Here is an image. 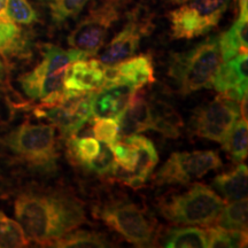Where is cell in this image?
<instances>
[{
	"label": "cell",
	"instance_id": "cell-1",
	"mask_svg": "<svg viewBox=\"0 0 248 248\" xmlns=\"http://www.w3.org/2000/svg\"><path fill=\"white\" fill-rule=\"evenodd\" d=\"M14 212L27 239L43 246H52L88 222L82 201L63 190L24 191L15 200Z\"/></svg>",
	"mask_w": 248,
	"mask_h": 248
},
{
	"label": "cell",
	"instance_id": "cell-2",
	"mask_svg": "<svg viewBox=\"0 0 248 248\" xmlns=\"http://www.w3.org/2000/svg\"><path fill=\"white\" fill-rule=\"evenodd\" d=\"M221 63L219 36H212L188 51L173 53L168 75L177 86L178 92L187 95L212 88L213 78Z\"/></svg>",
	"mask_w": 248,
	"mask_h": 248
},
{
	"label": "cell",
	"instance_id": "cell-3",
	"mask_svg": "<svg viewBox=\"0 0 248 248\" xmlns=\"http://www.w3.org/2000/svg\"><path fill=\"white\" fill-rule=\"evenodd\" d=\"M1 145L15 160L31 168L51 170L59 157L55 128L48 124L24 122L2 137Z\"/></svg>",
	"mask_w": 248,
	"mask_h": 248
},
{
	"label": "cell",
	"instance_id": "cell-4",
	"mask_svg": "<svg viewBox=\"0 0 248 248\" xmlns=\"http://www.w3.org/2000/svg\"><path fill=\"white\" fill-rule=\"evenodd\" d=\"M225 202L208 186L195 183L179 193L163 197L157 209L173 224L210 225L215 222Z\"/></svg>",
	"mask_w": 248,
	"mask_h": 248
},
{
	"label": "cell",
	"instance_id": "cell-5",
	"mask_svg": "<svg viewBox=\"0 0 248 248\" xmlns=\"http://www.w3.org/2000/svg\"><path fill=\"white\" fill-rule=\"evenodd\" d=\"M94 215L135 246L150 247L156 241V222L137 204L124 200H110L95 207Z\"/></svg>",
	"mask_w": 248,
	"mask_h": 248
},
{
	"label": "cell",
	"instance_id": "cell-6",
	"mask_svg": "<svg viewBox=\"0 0 248 248\" xmlns=\"http://www.w3.org/2000/svg\"><path fill=\"white\" fill-rule=\"evenodd\" d=\"M133 0H101L90 9L68 36V44L84 52L88 57L97 55L104 47L105 40L126 7Z\"/></svg>",
	"mask_w": 248,
	"mask_h": 248
},
{
	"label": "cell",
	"instance_id": "cell-7",
	"mask_svg": "<svg viewBox=\"0 0 248 248\" xmlns=\"http://www.w3.org/2000/svg\"><path fill=\"white\" fill-rule=\"evenodd\" d=\"M231 0H188L168 14L173 39H193L212 31Z\"/></svg>",
	"mask_w": 248,
	"mask_h": 248
},
{
	"label": "cell",
	"instance_id": "cell-8",
	"mask_svg": "<svg viewBox=\"0 0 248 248\" xmlns=\"http://www.w3.org/2000/svg\"><path fill=\"white\" fill-rule=\"evenodd\" d=\"M119 138L140 133L148 130H155L169 138L179 136L178 117L170 113H160L159 108L152 105L142 93L135 92L128 106L119 119Z\"/></svg>",
	"mask_w": 248,
	"mask_h": 248
},
{
	"label": "cell",
	"instance_id": "cell-9",
	"mask_svg": "<svg viewBox=\"0 0 248 248\" xmlns=\"http://www.w3.org/2000/svg\"><path fill=\"white\" fill-rule=\"evenodd\" d=\"M223 166L215 151L176 152L154 175L156 185H186Z\"/></svg>",
	"mask_w": 248,
	"mask_h": 248
},
{
	"label": "cell",
	"instance_id": "cell-10",
	"mask_svg": "<svg viewBox=\"0 0 248 248\" xmlns=\"http://www.w3.org/2000/svg\"><path fill=\"white\" fill-rule=\"evenodd\" d=\"M240 115L238 102L221 94L192 113L190 129L198 137L224 145Z\"/></svg>",
	"mask_w": 248,
	"mask_h": 248
},
{
	"label": "cell",
	"instance_id": "cell-11",
	"mask_svg": "<svg viewBox=\"0 0 248 248\" xmlns=\"http://www.w3.org/2000/svg\"><path fill=\"white\" fill-rule=\"evenodd\" d=\"M152 29L153 23L151 16L144 13L140 7H137L129 14L128 22L123 29L105 47L99 61L108 68L133 57L140 46L142 37L150 35Z\"/></svg>",
	"mask_w": 248,
	"mask_h": 248
},
{
	"label": "cell",
	"instance_id": "cell-12",
	"mask_svg": "<svg viewBox=\"0 0 248 248\" xmlns=\"http://www.w3.org/2000/svg\"><path fill=\"white\" fill-rule=\"evenodd\" d=\"M37 117L48 120L54 128L60 130L63 138L75 137L85 123L91 119L89 93L88 94L67 100L55 106L39 105L33 110Z\"/></svg>",
	"mask_w": 248,
	"mask_h": 248
},
{
	"label": "cell",
	"instance_id": "cell-13",
	"mask_svg": "<svg viewBox=\"0 0 248 248\" xmlns=\"http://www.w3.org/2000/svg\"><path fill=\"white\" fill-rule=\"evenodd\" d=\"M66 71L67 68H64L43 76L31 70L18 77V83L30 99L39 101L43 106H55L67 101L64 92Z\"/></svg>",
	"mask_w": 248,
	"mask_h": 248
},
{
	"label": "cell",
	"instance_id": "cell-14",
	"mask_svg": "<svg viewBox=\"0 0 248 248\" xmlns=\"http://www.w3.org/2000/svg\"><path fill=\"white\" fill-rule=\"evenodd\" d=\"M106 69L99 60H77L67 68L64 92L67 100L95 91L106 80Z\"/></svg>",
	"mask_w": 248,
	"mask_h": 248
},
{
	"label": "cell",
	"instance_id": "cell-15",
	"mask_svg": "<svg viewBox=\"0 0 248 248\" xmlns=\"http://www.w3.org/2000/svg\"><path fill=\"white\" fill-rule=\"evenodd\" d=\"M247 51L239 52L219 64L213 78L212 88L232 100L240 102L247 98Z\"/></svg>",
	"mask_w": 248,
	"mask_h": 248
},
{
	"label": "cell",
	"instance_id": "cell-16",
	"mask_svg": "<svg viewBox=\"0 0 248 248\" xmlns=\"http://www.w3.org/2000/svg\"><path fill=\"white\" fill-rule=\"evenodd\" d=\"M136 91L137 90L128 84L113 83L104 84L95 91L90 92L89 101L92 117L117 120Z\"/></svg>",
	"mask_w": 248,
	"mask_h": 248
},
{
	"label": "cell",
	"instance_id": "cell-17",
	"mask_svg": "<svg viewBox=\"0 0 248 248\" xmlns=\"http://www.w3.org/2000/svg\"><path fill=\"white\" fill-rule=\"evenodd\" d=\"M154 80L152 57L150 54H140L119 62L115 66L108 67L104 84L122 83L138 90L145 85L152 84Z\"/></svg>",
	"mask_w": 248,
	"mask_h": 248
},
{
	"label": "cell",
	"instance_id": "cell-18",
	"mask_svg": "<svg viewBox=\"0 0 248 248\" xmlns=\"http://www.w3.org/2000/svg\"><path fill=\"white\" fill-rule=\"evenodd\" d=\"M122 139L137 148L139 159L137 167L133 170V172L128 173V175H117L115 179L132 188H139L150 178L151 173L153 172L154 168L159 162V155H157V152L151 139L145 136L133 133V135L122 137Z\"/></svg>",
	"mask_w": 248,
	"mask_h": 248
},
{
	"label": "cell",
	"instance_id": "cell-19",
	"mask_svg": "<svg viewBox=\"0 0 248 248\" xmlns=\"http://www.w3.org/2000/svg\"><path fill=\"white\" fill-rule=\"evenodd\" d=\"M30 35L8 17L0 18V54L6 60L30 55Z\"/></svg>",
	"mask_w": 248,
	"mask_h": 248
},
{
	"label": "cell",
	"instance_id": "cell-20",
	"mask_svg": "<svg viewBox=\"0 0 248 248\" xmlns=\"http://www.w3.org/2000/svg\"><path fill=\"white\" fill-rule=\"evenodd\" d=\"M248 8L247 0H239V14L230 29L219 36L222 61H228L239 52L247 51L248 40Z\"/></svg>",
	"mask_w": 248,
	"mask_h": 248
},
{
	"label": "cell",
	"instance_id": "cell-21",
	"mask_svg": "<svg viewBox=\"0 0 248 248\" xmlns=\"http://www.w3.org/2000/svg\"><path fill=\"white\" fill-rule=\"evenodd\" d=\"M42 55L43 60L32 70L43 76L64 69L69 67L73 62L88 58L84 52L77 48L64 49L53 44H43Z\"/></svg>",
	"mask_w": 248,
	"mask_h": 248
},
{
	"label": "cell",
	"instance_id": "cell-22",
	"mask_svg": "<svg viewBox=\"0 0 248 248\" xmlns=\"http://www.w3.org/2000/svg\"><path fill=\"white\" fill-rule=\"evenodd\" d=\"M247 173V166L241 163L230 171L216 176L213 181V186L228 202L246 199L248 190Z\"/></svg>",
	"mask_w": 248,
	"mask_h": 248
},
{
	"label": "cell",
	"instance_id": "cell-23",
	"mask_svg": "<svg viewBox=\"0 0 248 248\" xmlns=\"http://www.w3.org/2000/svg\"><path fill=\"white\" fill-rule=\"evenodd\" d=\"M110 246V241L101 232L73 230L54 241L52 247L61 248H100Z\"/></svg>",
	"mask_w": 248,
	"mask_h": 248
},
{
	"label": "cell",
	"instance_id": "cell-24",
	"mask_svg": "<svg viewBox=\"0 0 248 248\" xmlns=\"http://www.w3.org/2000/svg\"><path fill=\"white\" fill-rule=\"evenodd\" d=\"M164 247L204 248L207 244L206 231L198 228H179L168 231L164 238Z\"/></svg>",
	"mask_w": 248,
	"mask_h": 248
},
{
	"label": "cell",
	"instance_id": "cell-25",
	"mask_svg": "<svg viewBox=\"0 0 248 248\" xmlns=\"http://www.w3.org/2000/svg\"><path fill=\"white\" fill-rule=\"evenodd\" d=\"M247 199L231 201L219 212L216 225L228 230L247 231Z\"/></svg>",
	"mask_w": 248,
	"mask_h": 248
},
{
	"label": "cell",
	"instance_id": "cell-26",
	"mask_svg": "<svg viewBox=\"0 0 248 248\" xmlns=\"http://www.w3.org/2000/svg\"><path fill=\"white\" fill-rule=\"evenodd\" d=\"M223 148L228 152L234 162H241L246 159L248 153L247 120H237Z\"/></svg>",
	"mask_w": 248,
	"mask_h": 248
},
{
	"label": "cell",
	"instance_id": "cell-27",
	"mask_svg": "<svg viewBox=\"0 0 248 248\" xmlns=\"http://www.w3.org/2000/svg\"><path fill=\"white\" fill-rule=\"evenodd\" d=\"M67 145L70 160L83 167L98 156L101 147L100 142L91 137L68 138Z\"/></svg>",
	"mask_w": 248,
	"mask_h": 248
},
{
	"label": "cell",
	"instance_id": "cell-28",
	"mask_svg": "<svg viewBox=\"0 0 248 248\" xmlns=\"http://www.w3.org/2000/svg\"><path fill=\"white\" fill-rule=\"evenodd\" d=\"M208 247H244L247 246V231L228 230L219 226H210L206 231Z\"/></svg>",
	"mask_w": 248,
	"mask_h": 248
},
{
	"label": "cell",
	"instance_id": "cell-29",
	"mask_svg": "<svg viewBox=\"0 0 248 248\" xmlns=\"http://www.w3.org/2000/svg\"><path fill=\"white\" fill-rule=\"evenodd\" d=\"M29 243L20 224L0 212V248L26 247Z\"/></svg>",
	"mask_w": 248,
	"mask_h": 248
},
{
	"label": "cell",
	"instance_id": "cell-30",
	"mask_svg": "<svg viewBox=\"0 0 248 248\" xmlns=\"http://www.w3.org/2000/svg\"><path fill=\"white\" fill-rule=\"evenodd\" d=\"M110 148L111 153L114 155L117 166L121 167L125 173L116 172L115 175H128V173L133 172L138 163V151L133 145L130 142L125 141L122 138H119L115 142L108 145ZM114 175V176H115Z\"/></svg>",
	"mask_w": 248,
	"mask_h": 248
},
{
	"label": "cell",
	"instance_id": "cell-31",
	"mask_svg": "<svg viewBox=\"0 0 248 248\" xmlns=\"http://www.w3.org/2000/svg\"><path fill=\"white\" fill-rule=\"evenodd\" d=\"M90 0H54L49 4L51 20L55 26H61L69 18L78 15Z\"/></svg>",
	"mask_w": 248,
	"mask_h": 248
},
{
	"label": "cell",
	"instance_id": "cell-32",
	"mask_svg": "<svg viewBox=\"0 0 248 248\" xmlns=\"http://www.w3.org/2000/svg\"><path fill=\"white\" fill-rule=\"evenodd\" d=\"M6 16L23 26H30L38 21V14L28 0H7Z\"/></svg>",
	"mask_w": 248,
	"mask_h": 248
},
{
	"label": "cell",
	"instance_id": "cell-33",
	"mask_svg": "<svg viewBox=\"0 0 248 248\" xmlns=\"http://www.w3.org/2000/svg\"><path fill=\"white\" fill-rule=\"evenodd\" d=\"M84 168L88 169L89 171H93L97 175L102 176L108 175V173L114 175L116 170H119V166H117L116 161L114 159V155L111 153L110 148L108 147V145L102 142L98 156L84 166Z\"/></svg>",
	"mask_w": 248,
	"mask_h": 248
},
{
	"label": "cell",
	"instance_id": "cell-34",
	"mask_svg": "<svg viewBox=\"0 0 248 248\" xmlns=\"http://www.w3.org/2000/svg\"><path fill=\"white\" fill-rule=\"evenodd\" d=\"M92 131L98 141L110 145L119 139V123L114 119H94Z\"/></svg>",
	"mask_w": 248,
	"mask_h": 248
},
{
	"label": "cell",
	"instance_id": "cell-35",
	"mask_svg": "<svg viewBox=\"0 0 248 248\" xmlns=\"http://www.w3.org/2000/svg\"><path fill=\"white\" fill-rule=\"evenodd\" d=\"M7 74H8L7 60L0 54V83H1V84H6V80H7Z\"/></svg>",
	"mask_w": 248,
	"mask_h": 248
},
{
	"label": "cell",
	"instance_id": "cell-36",
	"mask_svg": "<svg viewBox=\"0 0 248 248\" xmlns=\"http://www.w3.org/2000/svg\"><path fill=\"white\" fill-rule=\"evenodd\" d=\"M6 6H7V0H0V18L7 17L6 16Z\"/></svg>",
	"mask_w": 248,
	"mask_h": 248
},
{
	"label": "cell",
	"instance_id": "cell-37",
	"mask_svg": "<svg viewBox=\"0 0 248 248\" xmlns=\"http://www.w3.org/2000/svg\"><path fill=\"white\" fill-rule=\"evenodd\" d=\"M167 1L170 2V4H172V5H182V4H184V2L188 1V0H167Z\"/></svg>",
	"mask_w": 248,
	"mask_h": 248
},
{
	"label": "cell",
	"instance_id": "cell-38",
	"mask_svg": "<svg viewBox=\"0 0 248 248\" xmlns=\"http://www.w3.org/2000/svg\"><path fill=\"white\" fill-rule=\"evenodd\" d=\"M38 1L42 2V4H46V5H49L51 2H53L54 0H38Z\"/></svg>",
	"mask_w": 248,
	"mask_h": 248
}]
</instances>
